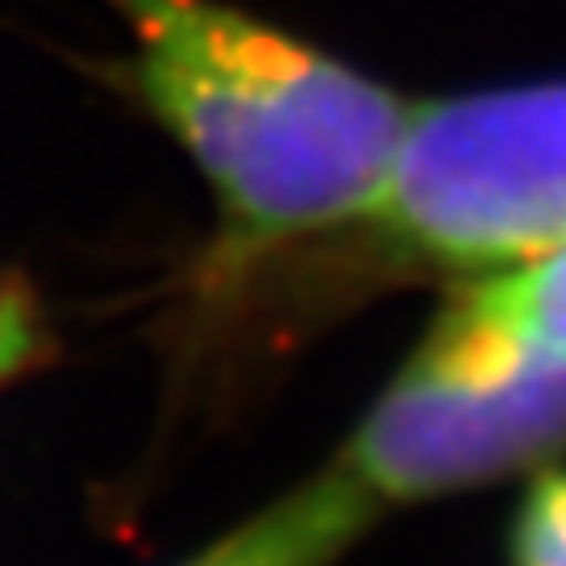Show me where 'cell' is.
I'll use <instances>...</instances> for the list:
<instances>
[{
    "mask_svg": "<svg viewBox=\"0 0 566 566\" xmlns=\"http://www.w3.org/2000/svg\"><path fill=\"white\" fill-rule=\"evenodd\" d=\"M133 76L189 147L241 245H274L374 208L406 104L359 71L218 0H118Z\"/></svg>",
    "mask_w": 566,
    "mask_h": 566,
    "instance_id": "obj_1",
    "label": "cell"
},
{
    "mask_svg": "<svg viewBox=\"0 0 566 566\" xmlns=\"http://www.w3.org/2000/svg\"><path fill=\"white\" fill-rule=\"evenodd\" d=\"M364 222L401 255L458 270L566 245V81L411 109Z\"/></svg>",
    "mask_w": 566,
    "mask_h": 566,
    "instance_id": "obj_2",
    "label": "cell"
},
{
    "mask_svg": "<svg viewBox=\"0 0 566 566\" xmlns=\"http://www.w3.org/2000/svg\"><path fill=\"white\" fill-rule=\"evenodd\" d=\"M566 444V354L463 293L378 397L345 472L378 501L463 491Z\"/></svg>",
    "mask_w": 566,
    "mask_h": 566,
    "instance_id": "obj_3",
    "label": "cell"
},
{
    "mask_svg": "<svg viewBox=\"0 0 566 566\" xmlns=\"http://www.w3.org/2000/svg\"><path fill=\"white\" fill-rule=\"evenodd\" d=\"M378 495L335 463L185 566H331L378 515Z\"/></svg>",
    "mask_w": 566,
    "mask_h": 566,
    "instance_id": "obj_4",
    "label": "cell"
},
{
    "mask_svg": "<svg viewBox=\"0 0 566 566\" xmlns=\"http://www.w3.org/2000/svg\"><path fill=\"white\" fill-rule=\"evenodd\" d=\"M468 297L486 307L495 322L520 331L524 340L566 354V245L495 279H482L476 289H468Z\"/></svg>",
    "mask_w": 566,
    "mask_h": 566,
    "instance_id": "obj_5",
    "label": "cell"
},
{
    "mask_svg": "<svg viewBox=\"0 0 566 566\" xmlns=\"http://www.w3.org/2000/svg\"><path fill=\"white\" fill-rule=\"evenodd\" d=\"M515 566H566V472L534 482L515 520Z\"/></svg>",
    "mask_w": 566,
    "mask_h": 566,
    "instance_id": "obj_6",
    "label": "cell"
},
{
    "mask_svg": "<svg viewBox=\"0 0 566 566\" xmlns=\"http://www.w3.org/2000/svg\"><path fill=\"white\" fill-rule=\"evenodd\" d=\"M33 349H39V322H33V303L10 289V283H0V378H10L14 368H24L33 359Z\"/></svg>",
    "mask_w": 566,
    "mask_h": 566,
    "instance_id": "obj_7",
    "label": "cell"
}]
</instances>
